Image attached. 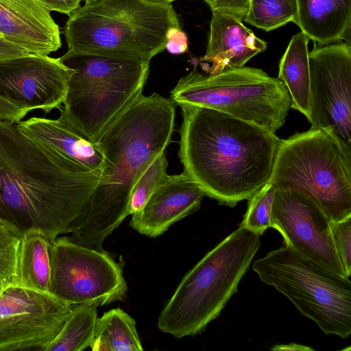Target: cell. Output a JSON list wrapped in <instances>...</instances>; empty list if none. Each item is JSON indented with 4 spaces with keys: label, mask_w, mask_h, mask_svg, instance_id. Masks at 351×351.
<instances>
[{
    "label": "cell",
    "mask_w": 351,
    "mask_h": 351,
    "mask_svg": "<svg viewBox=\"0 0 351 351\" xmlns=\"http://www.w3.org/2000/svg\"><path fill=\"white\" fill-rule=\"evenodd\" d=\"M102 172H80L0 120V221L19 237L69 233Z\"/></svg>",
    "instance_id": "cell-1"
},
{
    "label": "cell",
    "mask_w": 351,
    "mask_h": 351,
    "mask_svg": "<svg viewBox=\"0 0 351 351\" xmlns=\"http://www.w3.org/2000/svg\"><path fill=\"white\" fill-rule=\"evenodd\" d=\"M180 106L179 158L206 196L234 207L269 182L282 139L215 109Z\"/></svg>",
    "instance_id": "cell-2"
},
{
    "label": "cell",
    "mask_w": 351,
    "mask_h": 351,
    "mask_svg": "<svg viewBox=\"0 0 351 351\" xmlns=\"http://www.w3.org/2000/svg\"><path fill=\"white\" fill-rule=\"evenodd\" d=\"M176 106L157 93L141 95L100 137L97 143L105 158L102 178L69 228L73 242L104 250L105 239L130 215L136 181L171 141Z\"/></svg>",
    "instance_id": "cell-3"
},
{
    "label": "cell",
    "mask_w": 351,
    "mask_h": 351,
    "mask_svg": "<svg viewBox=\"0 0 351 351\" xmlns=\"http://www.w3.org/2000/svg\"><path fill=\"white\" fill-rule=\"evenodd\" d=\"M180 27L171 4L144 0H91L70 15L64 29L69 53L149 61L165 49L168 32Z\"/></svg>",
    "instance_id": "cell-4"
},
{
    "label": "cell",
    "mask_w": 351,
    "mask_h": 351,
    "mask_svg": "<svg viewBox=\"0 0 351 351\" xmlns=\"http://www.w3.org/2000/svg\"><path fill=\"white\" fill-rule=\"evenodd\" d=\"M261 234L243 226L209 251L178 285L158 327L177 338L195 335L221 313L258 252Z\"/></svg>",
    "instance_id": "cell-5"
},
{
    "label": "cell",
    "mask_w": 351,
    "mask_h": 351,
    "mask_svg": "<svg viewBox=\"0 0 351 351\" xmlns=\"http://www.w3.org/2000/svg\"><path fill=\"white\" fill-rule=\"evenodd\" d=\"M60 58L73 71L60 117L84 138L97 143L143 95L150 62L67 51Z\"/></svg>",
    "instance_id": "cell-6"
},
{
    "label": "cell",
    "mask_w": 351,
    "mask_h": 351,
    "mask_svg": "<svg viewBox=\"0 0 351 351\" xmlns=\"http://www.w3.org/2000/svg\"><path fill=\"white\" fill-rule=\"evenodd\" d=\"M176 105L215 109L275 134L285 123L291 100L280 79L257 68L226 69L202 74L195 69L171 90Z\"/></svg>",
    "instance_id": "cell-7"
},
{
    "label": "cell",
    "mask_w": 351,
    "mask_h": 351,
    "mask_svg": "<svg viewBox=\"0 0 351 351\" xmlns=\"http://www.w3.org/2000/svg\"><path fill=\"white\" fill-rule=\"evenodd\" d=\"M259 279L287 297L326 335L351 334V282L300 255L287 245L253 262Z\"/></svg>",
    "instance_id": "cell-8"
},
{
    "label": "cell",
    "mask_w": 351,
    "mask_h": 351,
    "mask_svg": "<svg viewBox=\"0 0 351 351\" xmlns=\"http://www.w3.org/2000/svg\"><path fill=\"white\" fill-rule=\"evenodd\" d=\"M269 182L308 191L330 222L351 217V162L320 129L282 139Z\"/></svg>",
    "instance_id": "cell-9"
},
{
    "label": "cell",
    "mask_w": 351,
    "mask_h": 351,
    "mask_svg": "<svg viewBox=\"0 0 351 351\" xmlns=\"http://www.w3.org/2000/svg\"><path fill=\"white\" fill-rule=\"evenodd\" d=\"M49 254V292L57 298L71 305L102 306L125 298L128 287L122 268L108 252L61 237L50 243Z\"/></svg>",
    "instance_id": "cell-10"
},
{
    "label": "cell",
    "mask_w": 351,
    "mask_h": 351,
    "mask_svg": "<svg viewBox=\"0 0 351 351\" xmlns=\"http://www.w3.org/2000/svg\"><path fill=\"white\" fill-rule=\"evenodd\" d=\"M308 62L311 128L327 133L351 162L350 43H315Z\"/></svg>",
    "instance_id": "cell-11"
},
{
    "label": "cell",
    "mask_w": 351,
    "mask_h": 351,
    "mask_svg": "<svg viewBox=\"0 0 351 351\" xmlns=\"http://www.w3.org/2000/svg\"><path fill=\"white\" fill-rule=\"evenodd\" d=\"M72 306L16 285L0 291V351H43L63 327Z\"/></svg>",
    "instance_id": "cell-12"
},
{
    "label": "cell",
    "mask_w": 351,
    "mask_h": 351,
    "mask_svg": "<svg viewBox=\"0 0 351 351\" xmlns=\"http://www.w3.org/2000/svg\"><path fill=\"white\" fill-rule=\"evenodd\" d=\"M271 227L281 234L286 245L300 255L347 277L334 245L330 221L308 191L275 188Z\"/></svg>",
    "instance_id": "cell-13"
},
{
    "label": "cell",
    "mask_w": 351,
    "mask_h": 351,
    "mask_svg": "<svg viewBox=\"0 0 351 351\" xmlns=\"http://www.w3.org/2000/svg\"><path fill=\"white\" fill-rule=\"evenodd\" d=\"M73 69L60 58L29 53L0 61V97L27 111L61 110Z\"/></svg>",
    "instance_id": "cell-14"
},
{
    "label": "cell",
    "mask_w": 351,
    "mask_h": 351,
    "mask_svg": "<svg viewBox=\"0 0 351 351\" xmlns=\"http://www.w3.org/2000/svg\"><path fill=\"white\" fill-rule=\"evenodd\" d=\"M204 196L202 189L184 172L168 175L144 206L132 215L130 226L142 234L158 237L197 210Z\"/></svg>",
    "instance_id": "cell-15"
},
{
    "label": "cell",
    "mask_w": 351,
    "mask_h": 351,
    "mask_svg": "<svg viewBox=\"0 0 351 351\" xmlns=\"http://www.w3.org/2000/svg\"><path fill=\"white\" fill-rule=\"evenodd\" d=\"M0 36L33 54L62 45L60 28L39 0H0Z\"/></svg>",
    "instance_id": "cell-16"
},
{
    "label": "cell",
    "mask_w": 351,
    "mask_h": 351,
    "mask_svg": "<svg viewBox=\"0 0 351 351\" xmlns=\"http://www.w3.org/2000/svg\"><path fill=\"white\" fill-rule=\"evenodd\" d=\"M16 125L23 134L52 150L74 169L103 172L105 158L97 143L84 138L62 118L34 117Z\"/></svg>",
    "instance_id": "cell-17"
},
{
    "label": "cell",
    "mask_w": 351,
    "mask_h": 351,
    "mask_svg": "<svg viewBox=\"0 0 351 351\" xmlns=\"http://www.w3.org/2000/svg\"><path fill=\"white\" fill-rule=\"evenodd\" d=\"M212 13L206 51L202 58L211 63L208 74L244 66L267 49L266 42L256 36L242 21L227 14Z\"/></svg>",
    "instance_id": "cell-18"
},
{
    "label": "cell",
    "mask_w": 351,
    "mask_h": 351,
    "mask_svg": "<svg viewBox=\"0 0 351 351\" xmlns=\"http://www.w3.org/2000/svg\"><path fill=\"white\" fill-rule=\"evenodd\" d=\"M294 23L319 45L350 43L351 0H295Z\"/></svg>",
    "instance_id": "cell-19"
},
{
    "label": "cell",
    "mask_w": 351,
    "mask_h": 351,
    "mask_svg": "<svg viewBox=\"0 0 351 351\" xmlns=\"http://www.w3.org/2000/svg\"><path fill=\"white\" fill-rule=\"evenodd\" d=\"M308 38L302 32L293 35L279 63L278 78L285 84L291 108L308 119L310 114Z\"/></svg>",
    "instance_id": "cell-20"
},
{
    "label": "cell",
    "mask_w": 351,
    "mask_h": 351,
    "mask_svg": "<svg viewBox=\"0 0 351 351\" xmlns=\"http://www.w3.org/2000/svg\"><path fill=\"white\" fill-rule=\"evenodd\" d=\"M50 243L39 234H27L21 238L16 263V285L49 293Z\"/></svg>",
    "instance_id": "cell-21"
},
{
    "label": "cell",
    "mask_w": 351,
    "mask_h": 351,
    "mask_svg": "<svg viewBox=\"0 0 351 351\" xmlns=\"http://www.w3.org/2000/svg\"><path fill=\"white\" fill-rule=\"evenodd\" d=\"M93 351H142L135 320L122 309L113 308L97 318Z\"/></svg>",
    "instance_id": "cell-22"
},
{
    "label": "cell",
    "mask_w": 351,
    "mask_h": 351,
    "mask_svg": "<svg viewBox=\"0 0 351 351\" xmlns=\"http://www.w3.org/2000/svg\"><path fill=\"white\" fill-rule=\"evenodd\" d=\"M97 306L93 303L73 305L61 330L43 351H81L91 347L97 319Z\"/></svg>",
    "instance_id": "cell-23"
},
{
    "label": "cell",
    "mask_w": 351,
    "mask_h": 351,
    "mask_svg": "<svg viewBox=\"0 0 351 351\" xmlns=\"http://www.w3.org/2000/svg\"><path fill=\"white\" fill-rule=\"evenodd\" d=\"M295 0H250L244 21L265 32L278 29L295 20Z\"/></svg>",
    "instance_id": "cell-24"
},
{
    "label": "cell",
    "mask_w": 351,
    "mask_h": 351,
    "mask_svg": "<svg viewBox=\"0 0 351 351\" xmlns=\"http://www.w3.org/2000/svg\"><path fill=\"white\" fill-rule=\"evenodd\" d=\"M165 152H160L147 165L135 182L129 202L130 215L140 210L167 176Z\"/></svg>",
    "instance_id": "cell-25"
},
{
    "label": "cell",
    "mask_w": 351,
    "mask_h": 351,
    "mask_svg": "<svg viewBox=\"0 0 351 351\" xmlns=\"http://www.w3.org/2000/svg\"><path fill=\"white\" fill-rule=\"evenodd\" d=\"M274 193L275 187L269 182L248 199L247 209L240 226L261 235L271 227Z\"/></svg>",
    "instance_id": "cell-26"
},
{
    "label": "cell",
    "mask_w": 351,
    "mask_h": 351,
    "mask_svg": "<svg viewBox=\"0 0 351 351\" xmlns=\"http://www.w3.org/2000/svg\"><path fill=\"white\" fill-rule=\"evenodd\" d=\"M21 237L0 221V287L16 285Z\"/></svg>",
    "instance_id": "cell-27"
},
{
    "label": "cell",
    "mask_w": 351,
    "mask_h": 351,
    "mask_svg": "<svg viewBox=\"0 0 351 351\" xmlns=\"http://www.w3.org/2000/svg\"><path fill=\"white\" fill-rule=\"evenodd\" d=\"M334 245L348 278L351 275V217L330 222Z\"/></svg>",
    "instance_id": "cell-28"
},
{
    "label": "cell",
    "mask_w": 351,
    "mask_h": 351,
    "mask_svg": "<svg viewBox=\"0 0 351 351\" xmlns=\"http://www.w3.org/2000/svg\"><path fill=\"white\" fill-rule=\"evenodd\" d=\"M212 12H219L243 21L245 18L250 0H204Z\"/></svg>",
    "instance_id": "cell-29"
},
{
    "label": "cell",
    "mask_w": 351,
    "mask_h": 351,
    "mask_svg": "<svg viewBox=\"0 0 351 351\" xmlns=\"http://www.w3.org/2000/svg\"><path fill=\"white\" fill-rule=\"evenodd\" d=\"M165 49L172 54H181L188 49V38L180 27L171 29L167 36Z\"/></svg>",
    "instance_id": "cell-30"
},
{
    "label": "cell",
    "mask_w": 351,
    "mask_h": 351,
    "mask_svg": "<svg viewBox=\"0 0 351 351\" xmlns=\"http://www.w3.org/2000/svg\"><path fill=\"white\" fill-rule=\"evenodd\" d=\"M50 11L70 15L80 6L82 0H39Z\"/></svg>",
    "instance_id": "cell-31"
},
{
    "label": "cell",
    "mask_w": 351,
    "mask_h": 351,
    "mask_svg": "<svg viewBox=\"0 0 351 351\" xmlns=\"http://www.w3.org/2000/svg\"><path fill=\"white\" fill-rule=\"evenodd\" d=\"M274 351H313L314 349L297 343L276 345L271 348Z\"/></svg>",
    "instance_id": "cell-32"
},
{
    "label": "cell",
    "mask_w": 351,
    "mask_h": 351,
    "mask_svg": "<svg viewBox=\"0 0 351 351\" xmlns=\"http://www.w3.org/2000/svg\"><path fill=\"white\" fill-rule=\"evenodd\" d=\"M150 3L156 5H168L176 0H144Z\"/></svg>",
    "instance_id": "cell-33"
},
{
    "label": "cell",
    "mask_w": 351,
    "mask_h": 351,
    "mask_svg": "<svg viewBox=\"0 0 351 351\" xmlns=\"http://www.w3.org/2000/svg\"><path fill=\"white\" fill-rule=\"evenodd\" d=\"M82 1H84L86 2V1H91V0H82Z\"/></svg>",
    "instance_id": "cell-34"
},
{
    "label": "cell",
    "mask_w": 351,
    "mask_h": 351,
    "mask_svg": "<svg viewBox=\"0 0 351 351\" xmlns=\"http://www.w3.org/2000/svg\"><path fill=\"white\" fill-rule=\"evenodd\" d=\"M3 288L0 287V291Z\"/></svg>",
    "instance_id": "cell-35"
}]
</instances>
